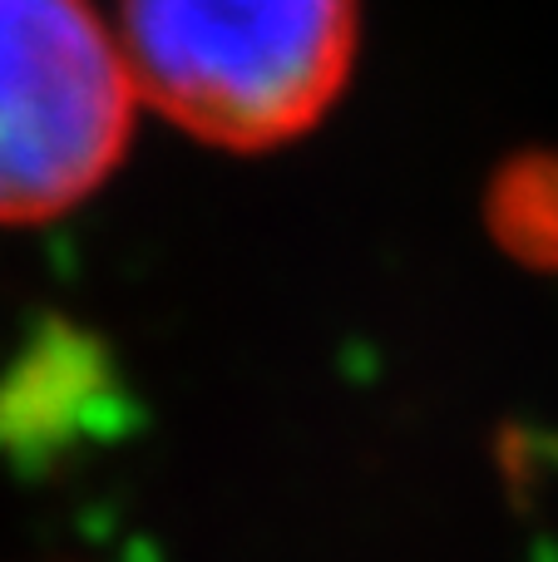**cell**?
Wrapping results in <instances>:
<instances>
[{
	"mask_svg": "<svg viewBox=\"0 0 558 562\" xmlns=\"http://www.w3.org/2000/svg\"><path fill=\"white\" fill-rule=\"evenodd\" d=\"M119 45L148 109L217 148H277L336 104L356 0H119Z\"/></svg>",
	"mask_w": 558,
	"mask_h": 562,
	"instance_id": "cell-1",
	"label": "cell"
},
{
	"mask_svg": "<svg viewBox=\"0 0 558 562\" xmlns=\"http://www.w3.org/2000/svg\"><path fill=\"white\" fill-rule=\"evenodd\" d=\"M138 89L94 0H0V227L79 207L119 168Z\"/></svg>",
	"mask_w": 558,
	"mask_h": 562,
	"instance_id": "cell-2",
	"label": "cell"
}]
</instances>
